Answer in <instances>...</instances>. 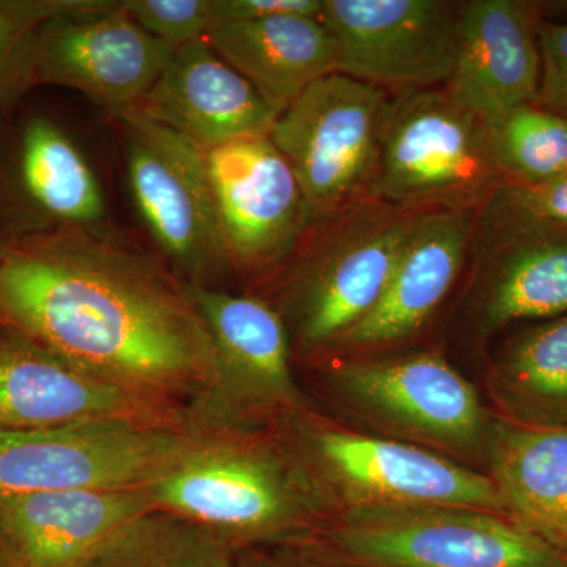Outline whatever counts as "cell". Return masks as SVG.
<instances>
[{
    "label": "cell",
    "instance_id": "6da1fadb",
    "mask_svg": "<svg viewBox=\"0 0 567 567\" xmlns=\"http://www.w3.org/2000/svg\"><path fill=\"white\" fill-rule=\"evenodd\" d=\"M0 319L112 385L185 412L224 413L215 350L188 287L112 235L10 240Z\"/></svg>",
    "mask_w": 567,
    "mask_h": 567
},
{
    "label": "cell",
    "instance_id": "7a4b0ae2",
    "mask_svg": "<svg viewBox=\"0 0 567 567\" xmlns=\"http://www.w3.org/2000/svg\"><path fill=\"white\" fill-rule=\"evenodd\" d=\"M158 509L241 548L311 543L339 506L284 421L194 413L173 464L145 486Z\"/></svg>",
    "mask_w": 567,
    "mask_h": 567
},
{
    "label": "cell",
    "instance_id": "3957f363",
    "mask_svg": "<svg viewBox=\"0 0 567 567\" xmlns=\"http://www.w3.org/2000/svg\"><path fill=\"white\" fill-rule=\"evenodd\" d=\"M415 213L368 197L312 224L282 265L274 305L293 350L316 357L339 349L371 315Z\"/></svg>",
    "mask_w": 567,
    "mask_h": 567
},
{
    "label": "cell",
    "instance_id": "277c9868",
    "mask_svg": "<svg viewBox=\"0 0 567 567\" xmlns=\"http://www.w3.org/2000/svg\"><path fill=\"white\" fill-rule=\"evenodd\" d=\"M309 544L347 567H567L557 548L473 507H346Z\"/></svg>",
    "mask_w": 567,
    "mask_h": 567
},
{
    "label": "cell",
    "instance_id": "5b68a950",
    "mask_svg": "<svg viewBox=\"0 0 567 567\" xmlns=\"http://www.w3.org/2000/svg\"><path fill=\"white\" fill-rule=\"evenodd\" d=\"M502 186L484 118L443 89L390 100L369 197L404 210L476 213Z\"/></svg>",
    "mask_w": 567,
    "mask_h": 567
},
{
    "label": "cell",
    "instance_id": "8992f818",
    "mask_svg": "<svg viewBox=\"0 0 567 567\" xmlns=\"http://www.w3.org/2000/svg\"><path fill=\"white\" fill-rule=\"evenodd\" d=\"M282 421L311 458L339 511L457 506L503 514L486 473L429 447L349 431L311 410Z\"/></svg>",
    "mask_w": 567,
    "mask_h": 567
},
{
    "label": "cell",
    "instance_id": "52a82bcc",
    "mask_svg": "<svg viewBox=\"0 0 567 567\" xmlns=\"http://www.w3.org/2000/svg\"><path fill=\"white\" fill-rule=\"evenodd\" d=\"M390 95L333 73L276 118L270 140L292 167L315 223L368 199Z\"/></svg>",
    "mask_w": 567,
    "mask_h": 567
},
{
    "label": "cell",
    "instance_id": "ba28073f",
    "mask_svg": "<svg viewBox=\"0 0 567 567\" xmlns=\"http://www.w3.org/2000/svg\"><path fill=\"white\" fill-rule=\"evenodd\" d=\"M185 424L104 420L0 431V499L73 488L144 487L182 453Z\"/></svg>",
    "mask_w": 567,
    "mask_h": 567
},
{
    "label": "cell",
    "instance_id": "9c48e42d",
    "mask_svg": "<svg viewBox=\"0 0 567 567\" xmlns=\"http://www.w3.org/2000/svg\"><path fill=\"white\" fill-rule=\"evenodd\" d=\"M134 207L183 282L213 286L230 271L204 152L136 107L123 112Z\"/></svg>",
    "mask_w": 567,
    "mask_h": 567
},
{
    "label": "cell",
    "instance_id": "30bf717a",
    "mask_svg": "<svg viewBox=\"0 0 567 567\" xmlns=\"http://www.w3.org/2000/svg\"><path fill=\"white\" fill-rule=\"evenodd\" d=\"M330 385L346 404L383 427L429 450L486 464L495 413L442 354L339 361Z\"/></svg>",
    "mask_w": 567,
    "mask_h": 567
},
{
    "label": "cell",
    "instance_id": "8fae6325",
    "mask_svg": "<svg viewBox=\"0 0 567 567\" xmlns=\"http://www.w3.org/2000/svg\"><path fill=\"white\" fill-rule=\"evenodd\" d=\"M458 3L322 0L336 73L394 91L445 87L457 54Z\"/></svg>",
    "mask_w": 567,
    "mask_h": 567
},
{
    "label": "cell",
    "instance_id": "7c38bea8",
    "mask_svg": "<svg viewBox=\"0 0 567 567\" xmlns=\"http://www.w3.org/2000/svg\"><path fill=\"white\" fill-rule=\"evenodd\" d=\"M174 51L134 21L123 0H78L40 29L37 81L80 92L117 118L140 104Z\"/></svg>",
    "mask_w": 567,
    "mask_h": 567
},
{
    "label": "cell",
    "instance_id": "4fadbf2b",
    "mask_svg": "<svg viewBox=\"0 0 567 567\" xmlns=\"http://www.w3.org/2000/svg\"><path fill=\"white\" fill-rule=\"evenodd\" d=\"M230 270H281L315 224L292 167L270 136L204 152Z\"/></svg>",
    "mask_w": 567,
    "mask_h": 567
},
{
    "label": "cell",
    "instance_id": "5bb4252c",
    "mask_svg": "<svg viewBox=\"0 0 567 567\" xmlns=\"http://www.w3.org/2000/svg\"><path fill=\"white\" fill-rule=\"evenodd\" d=\"M186 287L215 350L223 416L276 423L308 410L292 371L289 330L274 303L215 286Z\"/></svg>",
    "mask_w": 567,
    "mask_h": 567
},
{
    "label": "cell",
    "instance_id": "9a60e30c",
    "mask_svg": "<svg viewBox=\"0 0 567 567\" xmlns=\"http://www.w3.org/2000/svg\"><path fill=\"white\" fill-rule=\"evenodd\" d=\"M192 416L104 382L31 336L0 323V431L104 420L185 424Z\"/></svg>",
    "mask_w": 567,
    "mask_h": 567
},
{
    "label": "cell",
    "instance_id": "2e32d148",
    "mask_svg": "<svg viewBox=\"0 0 567 567\" xmlns=\"http://www.w3.org/2000/svg\"><path fill=\"white\" fill-rule=\"evenodd\" d=\"M477 324L484 338L567 312V226L505 204L483 208Z\"/></svg>",
    "mask_w": 567,
    "mask_h": 567
},
{
    "label": "cell",
    "instance_id": "e0dca14e",
    "mask_svg": "<svg viewBox=\"0 0 567 567\" xmlns=\"http://www.w3.org/2000/svg\"><path fill=\"white\" fill-rule=\"evenodd\" d=\"M539 20L535 7L522 0L458 3L457 54L446 95L481 118L535 103Z\"/></svg>",
    "mask_w": 567,
    "mask_h": 567
},
{
    "label": "cell",
    "instance_id": "ac0fdd59",
    "mask_svg": "<svg viewBox=\"0 0 567 567\" xmlns=\"http://www.w3.org/2000/svg\"><path fill=\"white\" fill-rule=\"evenodd\" d=\"M136 110L203 152L246 137L270 136L278 118L264 96L205 39L174 51Z\"/></svg>",
    "mask_w": 567,
    "mask_h": 567
},
{
    "label": "cell",
    "instance_id": "d6986e66",
    "mask_svg": "<svg viewBox=\"0 0 567 567\" xmlns=\"http://www.w3.org/2000/svg\"><path fill=\"white\" fill-rule=\"evenodd\" d=\"M473 233L475 212H416L385 293L339 349H379L420 333L457 281Z\"/></svg>",
    "mask_w": 567,
    "mask_h": 567
},
{
    "label": "cell",
    "instance_id": "ffe728a7",
    "mask_svg": "<svg viewBox=\"0 0 567 567\" xmlns=\"http://www.w3.org/2000/svg\"><path fill=\"white\" fill-rule=\"evenodd\" d=\"M147 488H73L0 499V524L18 567H82L144 514Z\"/></svg>",
    "mask_w": 567,
    "mask_h": 567
},
{
    "label": "cell",
    "instance_id": "44dd1931",
    "mask_svg": "<svg viewBox=\"0 0 567 567\" xmlns=\"http://www.w3.org/2000/svg\"><path fill=\"white\" fill-rule=\"evenodd\" d=\"M13 188L20 219L10 240L54 230L111 237L102 182L80 145L52 118L35 115L22 126Z\"/></svg>",
    "mask_w": 567,
    "mask_h": 567
},
{
    "label": "cell",
    "instance_id": "7402d4cb",
    "mask_svg": "<svg viewBox=\"0 0 567 567\" xmlns=\"http://www.w3.org/2000/svg\"><path fill=\"white\" fill-rule=\"evenodd\" d=\"M484 468L503 514L567 555V425L528 427L495 415Z\"/></svg>",
    "mask_w": 567,
    "mask_h": 567
},
{
    "label": "cell",
    "instance_id": "603a6c76",
    "mask_svg": "<svg viewBox=\"0 0 567 567\" xmlns=\"http://www.w3.org/2000/svg\"><path fill=\"white\" fill-rule=\"evenodd\" d=\"M205 40L278 115L309 85L336 73L333 40L320 18L215 22Z\"/></svg>",
    "mask_w": 567,
    "mask_h": 567
},
{
    "label": "cell",
    "instance_id": "cb8c5ba5",
    "mask_svg": "<svg viewBox=\"0 0 567 567\" xmlns=\"http://www.w3.org/2000/svg\"><path fill=\"white\" fill-rule=\"evenodd\" d=\"M496 416L528 427L567 425V312L525 324L487 374Z\"/></svg>",
    "mask_w": 567,
    "mask_h": 567
},
{
    "label": "cell",
    "instance_id": "d4e9b609",
    "mask_svg": "<svg viewBox=\"0 0 567 567\" xmlns=\"http://www.w3.org/2000/svg\"><path fill=\"white\" fill-rule=\"evenodd\" d=\"M82 567H237L235 550L210 529L156 509L126 525Z\"/></svg>",
    "mask_w": 567,
    "mask_h": 567
},
{
    "label": "cell",
    "instance_id": "484cf974",
    "mask_svg": "<svg viewBox=\"0 0 567 567\" xmlns=\"http://www.w3.org/2000/svg\"><path fill=\"white\" fill-rule=\"evenodd\" d=\"M484 123L503 186H535L567 177V117L527 103Z\"/></svg>",
    "mask_w": 567,
    "mask_h": 567
},
{
    "label": "cell",
    "instance_id": "4316f807",
    "mask_svg": "<svg viewBox=\"0 0 567 567\" xmlns=\"http://www.w3.org/2000/svg\"><path fill=\"white\" fill-rule=\"evenodd\" d=\"M76 3L78 0H0V106H13L39 84L40 29Z\"/></svg>",
    "mask_w": 567,
    "mask_h": 567
},
{
    "label": "cell",
    "instance_id": "83f0119b",
    "mask_svg": "<svg viewBox=\"0 0 567 567\" xmlns=\"http://www.w3.org/2000/svg\"><path fill=\"white\" fill-rule=\"evenodd\" d=\"M123 7L145 32L174 50L204 40L215 24V0H123Z\"/></svg>",
    "mask_w": 567,
    "mask_h": 567
},
{
    "label": "cell",
    "instance_id": "f1b7e54d",
    "mask_svg": "<svg viewBox=\"0 0 567 567\" xmlns=\"http://www.w3.org/2000/svg\"><path fill=\"white\" fill-rule=\"evenodd\" d=\"M540 80L535 104L567 117V21L537 22Z\"/></svg>",
    "mask_w": 567,
    "mask_h": 567
},
{
    "label": "cell",
    "instance_id": "f546056e",
    "mask_svg": "<svg viewBox=\"0 0 567 567\" xmlns=\"http://www.w3.org/2000/svg\"><path fill=\"white\" fill-rule=\"evenodd\" d=\"M492 199L567 226V177L535 186H502Z\"/></svg>",
    "mask_w": 567,
    "mask_h": 567
},
{
    "label": "cell",
    "instance_id": "4dcf8cb0",
    "mask_svg": "<svg viewBox=\"0 0 567 567\" xmlns=\"http://www.w3.org/2000/svg\"><path fill=\"white\" fill-rule=\"evenodd\" d=\"M322 0H215V22L268 20L278 17L320 18Z\"/></svg>",
    "mask_w": 567,
    "mask_h": 567
},
{
    "label": "cell",
    "instance_id": "1f68e13d",
    "mask_svg": "<svg viewBox=\"0 0 567 567\" xmlns=\"http://www.w3.org/2000/svg\"><path fill=\"white\" fill-rule=\"evenodd\" d=\"M237 567H347L312 544L246 547L235 554Z\"/></svg>",
    "mask_w": 567,
    "mask_h": 567
},
{
    "label": "cell",
    "instance_id": "d6a6232c",
    "mask_svg": "<svg viewBox=\"0 0 567 567\" xmlns=\"http://www.w3.org/2000/svg\"><path fill=\"white\" fill-rule=\"evenodd\" d=\"M0 567H18L17 559L11 551L9 539H7L6 532H3L2 524H0Z\"/></svg>",
    "mask_w": 567,
    "mask_h": 567
},
{
    "label": "cell",
    "instance_id": "836d02e7",
    "mask_svg": "<svg viewBox=\"0 0 567 567\" xmlns=\"http://www.w3.org/2000/svg\"><path fill=\"white\" fill-rule=\"evenodd\" d=\"M10 238L7 237L6 234L0 230V260L6 256L7 249H9ZM0 323H2V319H0Z\"/></svg>",
    "mask_w": 567,
    "mask_h": 567
}]
</instances>
